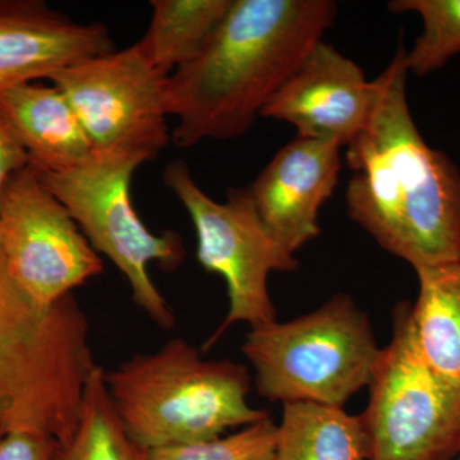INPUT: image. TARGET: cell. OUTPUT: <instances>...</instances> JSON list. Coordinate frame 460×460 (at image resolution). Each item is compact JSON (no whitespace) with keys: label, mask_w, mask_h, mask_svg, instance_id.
I'll list each match as a JSON object with an SVG mask.
<instances>
[{"label":"cell","mask_w":460,"mask_h":460,"mask_svg":"<svg viewBox=\"0 0 460 460\" xmlns=\"http://www.w3.org/2000/svg\"><path fill=\"white\" fill-rule=\"evenodd\" d=\"M407 48L375 78L374 109L347 146L352 220L414 271L460 262V171L419 131L407 98Z\"/></svg>","instance_id":"1"},{"label":"cell","mask_w":460,"mask_h":460,"mask_svg":"<svg viewBox=\"0 0 460 460\" xmlns=\"http://www.w3.org/2000/svg\"><path fill=\"white\" fill-rule=\"evenodd\" d=\"M337 11L332 0H232L201 53L168 77L172 144L189 148L246 135L323 41Z\"/></svg>","instance_id":"2"},{"label":"cell","mask_w":460,"mask_h":460,"mask_svg":"<svg viewBox=\"0 0 460 460\" xmlns=\"http://www.w3.org/2000/svg\"><path fill=\"white\" fill-rule=\"evenodd\" d=\"M96 365L89 323L74 295L44 307L12 279L0 252V438L74 435Z\"/></svg>","instance_id":"3"},{"label":"cell","mask_w":460,"mask_h":460,"mask_svg":"<svg viewBox=\"0 0 460 460\" xmlns=\"http://www.w3.org/2000/svg\"><path fill=\"white\" fill-rule=\"evenodd\" d=\"M104 381L124 429L146 452L214 440L270 417L247 401V367L204 359L181 338L104 370Z\"/></svg>","instance_id":"4"},{"label":"cell","mask_w":460,"mask_h":460,"mask_svg":"<svg viewBox=\"0 0 460 460\" xmlns=\"http://www.w3.org/2000/svg\"><path fill=\"white\" fill-rule=\"evenodd\" d=\"M242 350L262 398L343 408L370 385L381 348L367 314L339 293L314 313L251 329Z\"/></svg>","instance_id":"5"},{"label":"cell","mask_w":460,"mask_h":460,"mask_svg":"<svg viewBox=\"0 0 460 460\" xmlns=\"http://www.w3.org/2000/svg\"><path fill=\"white\" fill-rule=\"evenodd\" d=\"M153 157L136 150L93 153L89 160L63 172H41L42 183L74 217L99 255L122 272L133 301L159 328L172 329L174 313L148 274L157 263L175 270L186 256L175 232H151L132 202L133 174Z\"/></svg>","instance_id":"6"},{"label":"cell","mask_w":460,"mask_h":460,"mask_svg":"<svg viewBox=\"0 0 460 460\" xmlns=\"http://www.w3.org/2000/svg\"><path fill=\"white\" fill-rule=\"evenodd\" d=\"M359 414L367 460H453L460 454V389L423 358L411 304L393 311V335L381 348Z\"/></svg>","instance_id":"7"},{"label":"cell","mask_w":460,"mask_h":460,"mask_svg":"<svg viewBox=\"0 0 460 460\" xmlns=\"http://www.w3.org/2000/svg\"><path fill=\"white\" fill-rule=\"evenodd\" d=\"M163 181L192 220L199 265L220 275L228 290V314L202 350L213 348L235 323L257 329L278 321L269 277L274 271H295L298 260L263 224L248 187L229 190L226 202L215 201L199 189L183 160L166 165Z\"/></svg>","instance_id":"8"},{"label":"cell","mask_w":460,"mask_h":460,"mask_svg":"<svg viewBox=\"0 0 460 460\" xmlns=\"http://www.w3.org/2000/svg\"><path fill=\"white\" fill-rule=\"evenodd\" d=\"M0 252L12 279L44 307L104 271L102 257L32 165L14 172L3 190Z\"/></svg>","instance_id":"9"},{"label":"cell","mask_w":460,"mask_h":460,"mask_svg":"<svg viewBox=\"0 0 460 460\" xmlns=\"http://www.w3.org/2000/svg\"><path fill=\"white\" fill-rule=\"evenodd\" d=\"M168 77L135 44L66 66L48 80L71 102L93 153L136 150L155 160L172 142Z\"/></svg>","instance_id":"10"},{"label":"cell","mask_w":460,"mask_h":460,"mask_svg":"<svg viewBox=\"0 0 460 460\" xmlns=\"http://www.w3.org/2000/svg\"><path fill=\"white\" fill-rule=\"evenodd\" d=\"M376 89L361 66L320 41L262 111L261 117L292 124L296 136L347 147L363 131Z\"/></svg>","instance_id":"11"},{"label":"cell","mask_w":460,"mask_h":460,"mask_svg":"<svg viewBox=\"0 0 460 460\" xmlns=\"http://www.w3.org/2000/svg\"><path fill=\"white\" fill-rule=\"evenodd\" d=\"M341 145L296 136L248 186L263 224L296 255L319 237L320 210L341 171Z\"/></svg>","instance_id":"12"},{"label":"cell","mask_w":460,"mask_h":460,"mask_svg":"<svg viewBox=\"0 0 460 460\" xmlns=\"http://www.w3.org/2000/svg\"><path fill=\"white\" fill-rule=\"evenodd\" d=\"M113 50L102 23L77 22L44 0H0V91Z\"/></svg>","instance_id":"13"},{"label":"cell","mask_w":460,"mask_h":460,"mask_svg":"<svg viewBox=\"0 0 460 460\" xmlns=\"http://www.w3.org/2000/svg\"><path fill=\"white\" fill-rule=\"evenodd\" d=\"M0 115L41 172H63L93 156L83 124L57 86L23 84L0 91Z\"/></svg>","instance_id":"14"},{"label":"cell","mask_w":460,"mask_h":460,"mask_svg":"<svg viewBox=\"0 0 460 460\" xmlns=\"http://www.w3.org/2000/svg\"><path fill=\"white\" fill-rule=\"evenodd\" d=\"M416 274L419 296L411 317L420 352L460 389V262Z\"/></svg>","instance_id":"15"},{"label":"cell","mask_w":460,"mask_h":460,"mask_svg":"<svg viewBox=\"0 0 460 460\" xmlns=\"http://www.w3.org/2000/svg\"><path fill=\"white\" fill-rule=\"evenodd\" d=\"M359 416L311 402L283 404L274 460H367Z\"/></svg>","instance_id":"16"},{"label":"cell","mask_w":460,"mask_h":460,"mask_svg":"<svg viewBox=\"0 0 460 460\" xmlns=\"http://www.w3.org/2000/svg\"><path fill=\"white\" fill-rule=\"evenodd\" d=\"M230 4L232 0H153L137 47L154 68L171 75L201 53Z\"/></svg>","instance_id":"17"},{"label":"cell","mask_w":460,"mask_h":460,"mask_svg":"<svg viewBox=\"0 0 460 460\" xmlns=\"http://www.w3.org/2000/svg\"><path fill=\"white\" fill-rule=\"evenodd\" d=\"M56 460H147L146 450L133 441L118 417L100 366L84 389L77 428L60 445Z\"/></svg>","instance_id":"18"},{"label":"cell","mask_w":460,"mask_h":460,"mask_svg":"<svg viewBox=\"0 0 460 460\" xmlns=\"http://www.w3.org/2000/svg\"><path fill=\"white\" fill-rule=\"evenodd\" d=\"M387 8L419 14L422 21V32L407 50L410 74H434L460 53V0H393Z\"/></svg>","instance_id":"19"},{"label":"cell","mask_w":460,"mask_h":460,"mask_svg":"<svg viewBox=\"0 0 460 460\" xmlns=\"http://www.w3.org/2000/svg\"><path fill=\"white\" fill-rule=\"evenodd\" d=\"M278 425L270 417L234 434L146 452L147 460H274Z\"/></svg>","instance_id":"20"},{"label":"cell","mask_w":460,"mask_h":460,"mask_svg":"<svg viewBox=\"0 0 460 460\" xmlns=\"http://www.w3.org/2000/svg\"><path fill=\"white\" fill-rule=\"evenodd\" d=\"M60 444L38 431L12 432L0 438V460H56Z\"/></svg>","instance_id":"21"},{"label":"cell","mask_w":460,"mask_h":460,"mask_svg":"<svg viewBox=\"0 0 460 460\" xmlns=\"http://www.w3.org/2000/svg\"><path fill=\"white\" fill-rule=\"evenodd\" d=\"M29 165V154L0 115V199L9 178Z\"/></svg>","instance_id":"22"},{"label":"cell","mask_w":460,"mask_h":460,"mask_svg":"<svg viewBox=\"0 0 460 460\" xmlns=\"http://www.w3.org/2000/svg\"><path fill=\"white\" fill-rule=\"evenodd\" d=\"M456 460H460V454H459V456H458V459H456Z\"/></svg>","instance_id":"23"}]
</instances>
